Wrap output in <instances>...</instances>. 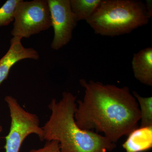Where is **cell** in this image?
<instances>
[{"mask_svg":"<svg viewBox=\"0 0 152 152\" xmlns=\"http://www.w3.org/2000/svg\"><path fill=\"white\" fill-rule=\"evenodd\" d=\"M80 83L85 88V95L83 100L77 101L75 112L79 127L103 133L115 143L138 128L139 104L128 87L120 88L85 79Z\"/></svg>","mask_w":152,"mask_h":152,"instance_id":"cell-1","label":"cell"},{"mask_svg":"<svg viewBox=\"0 0 152 152\" xmlns=\"http://www.w3.org/2000/svg\"><path fill=\"white\" fill-rule=\"evenodd\" d=\"M77 97L64 92L58 102L53 99L48 105L51 111L49 120L42 127L44 140H56L62 152H108L116 145L92 131L82 129L77 124L75 113Z\"/></svg>","mask_w":152,"mask_h":152,"instance_id":"cell-2","label":"cell"},{"mask_svg":"<svg viewBox=\"0 0 152 152\" xmlns=\"http://www.w3.org/2000/svg\"><path fill=\"white\" fill-rule=\"evenodd\" d=\"M145 3L137 0H101L86 21L95 34L114 37L148 24L151 18Z\"/></svg>","mask_w":152,"mask_h":152,"instance_id":"cell-3","label":"cell"},{"mask_svg":"<svg viewBox=\"0 0 152 152\" xmlns=\"http://www.w3.org/2000/svg\"><path fill=\"white\" fill-rule=\"evenodd\" d=\"M11 117V126L6 137V152H19L23 142L30 134H35L41 141H44V132L40 126L39 117L25 110L15 98L6 96Z\"/></svg>","mask_w":152,"mask_h":152,"instance_id":"cell-4","label":"cell"},{"mask_svg":"<svg viewBox=\"0 0 152 152\" xmlns=\"http://www.w3.org/2000/svg\"><path fill=\"white\" fill-rule=\"evenodd\" d=\"M52 26L50 14L46 0L24 1L17 5L14 15L13 37L28 38Z\"/></svg>","mask_w":152,"mask_h":152,"instance_id":"cell-5","label":"cell"},{"mask_svg":"<svg viewBox=\"0 0 152 152\" xmlns=\"http://www.w3.org/2000/svg\"><path fill=\"white\" fill-rule=\"evenodd\" d=\"M47 1L54 31L51 46L57 50L69 42L78 22L71 9L70 0H48Z\"/></svg>","mask_w":152,"mask_h":152,"instance_id":"cell-6","label":"cell"},{"mask_svg":"<svg viewBox=\"0 0 152 152\" xmlns=\"http://www.w3.org/2000/svg\"><path fill=\"white\" fill-rule=\"evenodd\" d=\"M22 38L13 37L10 47L5 55L0 59V85L7 78L11 68L15 64L25 59L38 60L39 55L33 48H26L21 43Z\"/></svg>","mask_w":152,"mask_h":152,"instance_id":"cell-7","label":"cell"},{"mask_svg":"<svg viewBox=\"0 0 152 152\" xmlns=\"http://www.w3.org/2000/svg\"><path fill=\"white\" fill-rule=\"evenodd\" d=\"M134 76L142 83L152 86V48L142 49L134 54L132 61Z\"/></svg>","mask_w":152,"mask_h":152,"instance_id":"cell-8","label":"cell"},{"mask_svg":"<svg viewBox=\"0 0 152 152\" xmlns=\"http://www.w3.org/2000/svg\"><path fill=\"white\" fill-rule=\"evenodd\" d=\"M123 148L126 152H144L152 148V126L137 128L129 135Z\"/></svg>","mask_w":152,"mask_h":152,"instance_id":"cell-9","label":"cell"},{"mask_svg":"<svg viewBox=\"0 0 152 152\" xmlns=\"http://www.w3.org/2000/svg\"><path fill=\"white\" fill-rule=\"evenodd\" d=\"M101 0H70L71 7L77 22L86 21L98 7Z\"/></svg>","mask_w":152,"mask_h":152,"instance_id":"cell-10","label":"cell"},{"mask_svg":"<svg viewBox=\"0 0 152 152\" xmlns=\"http://www.w3.org/2000/svg\"><path fill=\"white\" fill-rule=\"evenodd\" d=\"M133 95L138 101L141 114V127L152 126V97H143L137 92L133 91Z\"/></svg>","mask_w":152,"mask_h":152,"instance_id":"cell-11","label":"cell"},{"mask_svg":"<svg viewBox=\"0 0 152 152\" xmlns=\"http://www.w3.org/2000/svg\"><path fill=\"white\" fill-rule=\"evenodd\" d=\"M21 0H8L0 8V27L8 26L14 20L15 10Z\"/></svg>","mask_w":152,"mask_h":152,"instance_id":"cell-12","label":"cell"},{"mask_svg":"<svg viewBox=\"0 0 152 152\" xmlns=\"http://www.w3.org/2000/svg\"><path fill=\"white\" fill-rule=\"evenodd\" d=\"M28 152H62L60 149L59 143L56 140L46 141L42 148L38 149H32Z\"/></svg>","mask_w":152,"mask_h":152,"instance_id":"cell-13","label":"cell"},{"mask_svg":"<svg viewBox=\"0 0 152 152\" xmlns=\"http://www.w3.org/2000/svg\"><path fill=\"white\" fill-rule=\"evenodd\" d=\"M145 4L146 7L147 11L148 12L149 14L150 15L151 17L152 16V1L150 0H147L146 1Z\"/></svg>","mask_w":152,"mask_h":152,"instance_id":"cell-14","label":"cell"},{"mask_svg":"<svg viewBox=\"0 0 152 152\" xmlns=\"http://www.w3.org/2000/svg\"><path fill=\"white\" fill-rule=\"evenodd\" d=\"M3 130V128L2 126H1V125H0V133L2 132Z\"/></svg>","mask_w":152,"mask_h":152,"instance_id":"cell-15","label":"cell"}]
</instances>
